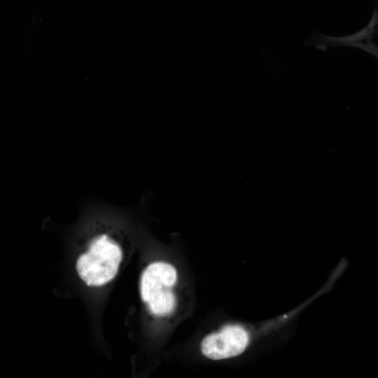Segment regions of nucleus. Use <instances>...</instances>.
I'll return each instance as SVG.
<instances>
[{
	"mask_svg": "<svg viewBox=\"0 0 378 378\" xmlns=\"http://www.w3.org/2000/svg\"><path fill=\"white\" fill-rule=\"evenodd\" d=\"M122 258L120 246L107 234L90 241L87 250L77 258L76 270L88 286H102L116 276Z\"/></svg>",
	"mask_w": 378,
	"mask_h": 378,
	"instance_id": "1",
	"label": "nucleus"
},
{
	"mask_svg": "<svg viewBox=\"0 0 378 378\" xmlns=\"http://www.w3.org/2000/svg\"><path fill=\"white\" fill-rule=\"evenodd\" d=\"M177 278L176 267L167 262H153L144 270L139 281V293L152 314L164 317L174 312L176 298L173 288Z\"/></svg>",
	"mask_w": 378,
	"mask_h": 378,
	"instance_id": "2",
	"label": "nucleus"
},
{
	"mask_svg": "<svg viewBox=\"0 0 378 378\" xmlns=\"http://www.w3.org/2000/svg\"><path fill=\"white\" fill-rule=\"evenodd\" d=\"M252 340L251 330L241 325L231 324L206 335L200 348L202 354L210 360H225L244 354Z\"/></svg>",
	"mask_w": 378,
	"mask_h": 378,
	"instance_id": "3",
	"label": "nucleus"
},
{
	"mask_svg": "<svg viewBox=\"0 0 378 378\" xmlns=\"http://www.w3.org/2000/svg\"><path fill=\"white\" fill-rule=\"evenodd\" d=\"M316 43L318 47L328 46H351L361 48L378 58V15H374L371 22L356 34L344 37H322Z\"/></svg>",
	"mask_w": 378,
	"mask_h": 378,
	"instance_id": "4",
	"label": "nucleus"
}]
</instances>
